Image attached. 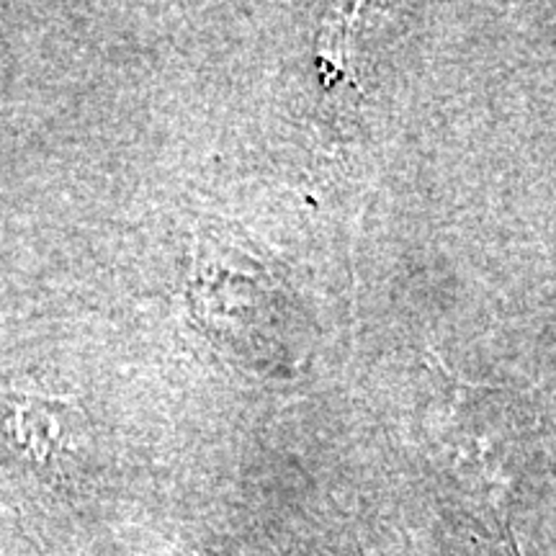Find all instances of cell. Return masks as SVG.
I'll return each mask as SVG.
<instances>
[{"label":"cell","mask_w":556,"mask_h":556,"mask_svg":"<svg viewBox=\"0 0 556 556\" xmlns=\"http://www.w3.org/2000/svg\"><path fill=\"white\" fill-rule=\"evenodd\" d=\"M9 433L26 456L50 458L65 446V407L50 400H18L9 415Z\"/></svg>","instance_id":"1"}]
</instances>
